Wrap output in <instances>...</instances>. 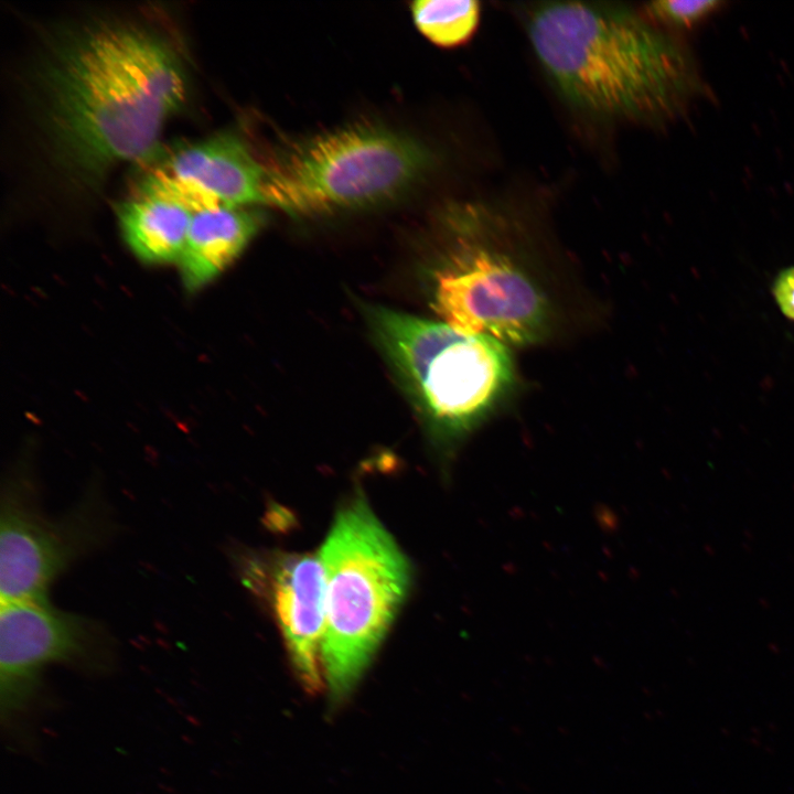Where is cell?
I'll return each instance as SVG.
<instances>
[{
	"label": "cell",
	"instance_id": "7c38bea8",
	"mask_svg": "<svg viewBox=\"0 0 794 794\" xmlns=\"http://www.w3.org/2000/svg\"><path fill=\"white\" fill-rule=\"evenodd\" d=\"M116 214L125 242L141 260L164 264L180 259L193 212L153 194L129 193L117 203Z\"/></svg>",
	"mask_w": 794,
	"mask_h": 794
},
{
	"label": "cell",
	"instance_id": "6da1fadb",
	"mask_svg": "<svg viewBox=\"0 0 794 794\" xmlns=\"http://www.w3.org/2000/svg\"><path fill=\"white\" fill-rule=\"evenodd\" d=\"M194 58L168 3H94L26 23L6 75L9 203H98L116 168L161 143Z\"/></svg>",
	"mask_w": 794,
	"mask_h": 794
},
{
	"label": "cell",
	"instance_id": "ba28073f",
	"mask_svg": "<svg viewBox=\"0 0 794 794\" xmlns=\"http://www.w3.org/2000/svg\"><path fill=\"white\" fill-rule=\"evenodd\" d=\"M96 643V630L86 619L51 608L45 601L1 603L2 717L10 720L25 708L45 666L85 658Z\"/></svg>",
	"mask_w": 794,
	"mask_h": 794
},
{
	"label": "cell",
	"instance_id": "7a4b0ae2",
	"mask_svg": "<svg viewBox=\"0 0 794 794\" xmlns=\"http://www.w3.org/2000/svg\"><path fill=\"white\" fill-rule=\"evenodd\" d=\"M528 35L558 92L594 116L663 122L704 87L687 49L626 7L541 3L530 14Z\"/></svg>",
	"mask_w": 794,
	"mask_h": 794
},
{
	"label": "cell",
	"instance_id": "3957f363",
	"mask_svg": "<svg viewBox=\"0 0 794 794\" xmlns=\"http://www.w3.org/2000/svg\"><path fill=\"white\" fill-rule=\"evenodd\" d=\"M447 229L430 279L438 320L509 347L557 334L565 318L557 276L514 222L466 203L450 211Z\"/></svg>",
	"mask_w": 794,
	"mask_h": 794
},
{
	"label": "cell",
	"instance_id": "8fae6325",
	"mask_svg": "<svg viewBox=\"0 0 794 794\" xmlns=\"http://www.w3.org/2000/svg\"><path fill=\"white\" fill-rule=\"evenodd\" d=\"M262 223L249 206H215L193 213L179 259L184 283L196 290L223 271L247 246Z\"/></svg>",
	"mask_w": 794,
	"mask_h": 794
},
{
	"label": "cell",
	"instance_id": "5b68a950",
	"mask_svg": "<svg viewBox=\"0 0 794 794\" xmlns=\"http://www.w3.org/2000/svg\"><path fill=\"white\" fill-rule=\"evenodd\" d=\"M382 347L433 431L459 439L485 422L509 397L516 379L509 346L384 308L368 309Z\"/></svg>",
	"mask_w": 794,
	"mask_h": 794
},
{
	"label": "cell",
	"instance_id": "4fadbf2b",
	"mask_svg": "<svg viewBox=\"0 0 794 794\" xmlns=\"http://www.w3.org/2000/svg\"><path fill=\"white\" fill-rule=\"evenodd\" d=\"M480 11V3L473 0H421L411 6L418 30L443 47L465 43L478 28Z\"/></svg>",
	"mask_w": 794,
	"mask_h": 794
},
{
	"label": "cell",
	"instance_id": "9a60e30c",
	"mask_svg": "<svg viewBox=\"0 0 794 794\" xmlns=\"http://www.w3.org/2000/svg\"><path fill=\"white\" fill-rule=\"evenodd\" d=\"M772 293L781 312L794 321V266L784 268L776 275Z\"/></svg>",
	"mask_w": 794,
	"mask_h": 794
},
{
	"label": "cell",
	"instance_id": "52a82bcc",
	"mask_svg": "<svg viewBox=\"0 0 794 794\" xmlns=\"http://www.w3.org/2000/svg\"><path fill=\"white\" fill-rule=\"evenodd\" d=\"M132 168L129 193L162 196L193 213L264 204L265 161L229 130L195 141L160 144Z\"/></svg>",
	"mask_w": 794,
	"mask_h": 794
},
{
	"label": "cell",
	"instance_id": "30bf717a",
	"mask_svg": "<svg viewBox=\"0 0 794 794\" xmlns=\"http://www.w3.org/2000/svg\"><path fill=\"white\" fill-rule=\"evenodd\" d=\"M271 597L293 670L310 693L322 688L325 581L319 555H286L271 573Z\"/></svg>",
	"mask_w": 794,
	"mask_h": 794
},
{
	"label": "cell",
	"instance_id": "9c48e42d",
	"mask_svg": "<svg viewBox=\"0 0 794 794\" xmlns=\"http://www.w3.org/2000/svg\"><path fill=\"white\" fill-rule=\"evenodd\" d=\"M78 529L49 522L8 493L0 523L1 603L44 601L51 581L81 549Z\"/></svg>",
	"mask_w": 794,
	"mask_h": 794
},
{
	"label": "cell",
	"instance_id": "277c9868",
	"mask_svg": "<svg viewBox=\"0 0 794 794\" xmlns=\"http://www.w3.org/2000/svg\"><path fill=\"white\" fill-rule=\"evenodd\" d=\"M325 581L323 682L342 700L368 667L410 583L408 561L363 497L342 509L319 551Z\"/></svg>",
	"mask_w": 794,
	"mask_h": 794
},
{
	"label": "cell",
	"instance_id": "5bb4252c",
	"mask_svg": "<svg viewBox=\"0 0 794 794\" xmlns=\"http://www.w3.org/2000/svg\"><path fill=\"white\" fill-rule=\"evenodd\" d=\"M722 1L718 0H659L650 2L646 11L658 23L677 30H688L711 15Z\"/></svg>",
	"mask_w": 794,
	"mask_h": 794
},
{
	"label": "cell",
	"instance_id": "8992f818",
	"mask_svg": "<svg viewBox=\"0 0 794 794\" xmlns=\"http://www.w3.org/2000/svg\"><path fill=\"white\" fill-rule=\"evenodd\" d=\"M428 165L427 151L408 137L350 126L266 161L264 205L299 215L371 207L405 193Z\"/></svg>",
	"mask_w": 794,
	"mask_h": 794
}]
</instances>
